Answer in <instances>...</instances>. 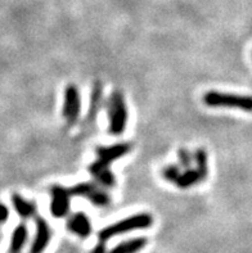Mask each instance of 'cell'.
Wrapping results in <instances>:
<instances>
[{
	"mask_svg": "<svg viewBox=\"0 0 252 253\" xmlns=\"http://www.w3.org/2000/svg\"><path fill=\"white\" fill-rule=\"evenodd\" d=\"M153 224V217L150 213H137L130 217H126L124 220L115 222V224L109 225L107 228L102 229L99 231L98 238L101 242H107L111 238L121 235L124 233H129L133 230H143V229H148Z\"/></svg>",
	"mask_w": 252,
	"mask_h": 253,
	"instance_id": "6da1fadb",
	"label": "cell"
},
{
	"mask_svg": "<svg viewBox=\"0 0 252 253\" xmlns=\"http://www.w3.org/2000/svg\"><path fill=\"white\" fill-rule=\"evenodd\" d=\"M203 103L212 108H238L245 112H252V96L221 93L211 90L203 95Z\"/></svg>",
	"mask_w": 252,
	"mask_h": 253,
	"instance_id": "7a4b0ae2",
	"label": "cell"
},
{
	"mask_svg": "<svg viewBox=\"0 0 252 253\" xmlns=\"http://www.w3.org/2000/svg\"><path fill=\"white\" fill-rule=\"evenodd\" d=\"M108 119L109 132L115 136L124 134L128 125L129 113L124 94L120 90H115L108 100Z\"/></svg>",
	"mask_w": 252,
	"mask_h": 253,
	"instance_id": "3957f363",
	"label": "cell"
},
{
	"mask_svg": "<svg viewBox=\"0 0 252 253\" xmlns=\"http://www.w3.org/2000/svg\"><path fill=\"white\" fill-rule=\"evenodd\" d=\"M71 194L76 197H83L92 202L97 207H107L111 203V197L105 190H103L98 184L79 183L70 189Z\"/></svg>",
	"mask_w": 252,
	"mask_h": 253,
	"instance_id": "277c9868",
	"label": "cell"
},
{
	"mask_svg": "<svg viewBox=\"0 0 252 253\" xmlns=\"http://www.w3.org/2000/svg\"><path fill=\"white\" fill-rule=\"evenodd\" d=\"M81 113V95L76 85H68L64 89L63 117L70 126L75 125Z\"/></svg>",
	"mask_w": 252,
	"mask_h": 253,
	"instance_id": "5b68a950",
	"label": "cell"
},
{
	"mask_svg": "<svg viewBox=\"0 0 252 253\" xmlns=\"http://www.w3.org/2000/svg\"><path fill=\"white\" fill-rule=\"evenodd\" d=\"M50 212L57 218L66 217L70 212L71 192L61 185L51 186L50 189Z\"/></svg>",
	"mask_w": 252,
	"mask_h": 253,
	"instance_id": "8992f818",
	"label": "cell"
},
{
	"mask_svg": "<svg viewBox=\"0 0 252 253\" xmlns=\"http://www.w3.org/2000/svg\"><path fill=\"white\" fill-rule=\"evenodd\" d=\"M89 172L96 180V183L104 188H113L116 184V177L109 169V164L97 160L89 166Z\"/></svg>",
	"mask_w": 252,
	"mask_h": 253,
	"instance_id": "52a82bcc",
	"label": "cell"
},
{
	"mask_svg": "<svg viewBox=\"0 0 252 253\" xmlns=\"http://www.w3.org/2000/svg\"><path fill=\"white\" fill-rule=\"evenodd\" d=\"M51 238V231L49 228L48 222L45 221L44 218L38 217L36 218V235L35 239L32 242L31 250L30 253H43L47 247H48L49 242Z\"/></svg>",
	"mask_w": 252,
	"mask_h": 253,
	"instance_id": "ba28073f",
	"label": "cell"
},
{
	"mask_svg": "<svg viewBox=\"0 0 252 253\" xmlns=\"http://www.w3.org/2000/svg\"><path fill=\"white\" fill-rule=\"evenodd\" d=\"M130 149L131 145L129 143H118V144L109 145V147H98L96 149V153L99 161L111 165V162L113 161L120 160L121 157L126 156Z\"/></svg>",
	"mask_w": 252,
	"mask_h": 253,
	"instance_id": "9c48e42d",
	"label": "cell"
},
{
	"mask_svg": "<svg viewBox=\"0 0 252 253\" xmlns=\"http://www.w3.org/2000/svg\"><path fill=\"white\" fill-rule=\"evenodd\" d=\"M67 228L71 233L80 238H88L92 234V222L84 212H76L68 218Z\"/></svg>",
	"mask_w": 252,
	"mask_h": 253,
	"instance_id": "30bf717a",
	"label": "cell"
},
{
	"mask_svg": "<svg viewBox=\"0 0 252 253\" xmlns=\"http://www.w3.org/2000/svg\"><path fill=\"white\" fill-rule=\"evenodd\" d=\"M102 95H103V86L101 81H96L93 85L92 95H90V103H89V111L86 115V121L88 124L94 122V120L98 116L99 108H101V103H102Z\"/></svg>",
	"mask_w": 252,
	"mask_h": 253,
	"instance_id": "8fae6325",
	"label": "cell"
},
{
	"mask_svg": "<svg viewBox=\"0 0 252 253\" xmlns=\"http://www.w3.org/2000/svg\"><path fill=\"white\" fill-rule=\"evenodd\" d=\"M12 203L14 210L22 218H30L36 213V205L34 202L26 201L23 197L14 193L12 196Z\"/></svg>",
	"mask_w": 252,
	"mask_h": 253,
	"instance_id": "7c38bea8",
	"label": "cell"
},
{
	"mask_svg": "<svg viewBox=\"0 0 252 253\" xmlns=\"http://www.w3.org/2000/svg\"><path fill=\"white\" fill-rule=\"evenodd\" d=\"M147 246V239L143 237L133 238L116 246L109 253H138Z\"/></svg>",
	"mask_w": 252,
	"mask_h": 253,
	"instance_id": "4fadbf2b",
	"label": "cell"
},
{
	"mask_svg": "<svg viewBox=\"0 0 252 253\" xmlns=\"http://www.w3.org/2000/svg\"><path fill=\"white\" fill-rule=\"evenodd\" d=\"M202 180H203V177L201 176V173L198 172L197 169H187L184 172L180 173V176L178 177L175 184L180 189H188L191 186L201 183Z\"/></svg>",
	"mask_w": 252,
	"mask_h": 253,
	"instance_id": "5bb4252c",
	"label": "cell"
},
{
	"mask_svg": "<svg viewBox=\"0 0 252 253\" xmlns=\"http://www.w3.org/2000/svg\"><path fill=\"white\" fill-rule=\"evenodd\" d=\"M27 241V228L25 224H19L12 233L10 238V253H19Z\"/></svg>",
	"mask_w": 252,
	"mask_h": 253,
	"instance_id": "9a60e30c",
	"label": "cell"
},
{
	"mask_svg": "<svg viewBox=\"0 0 252 253\" xmlns=\"http://www.w3.org/2000/svg\"><path fill=\"white\" fill-rule=\"evenodd\" d=\"M195 162H196V169L198 172L201 173V176L203 180L207 177L208 173V164H207V152L204 151L203 148H198L197 151L195 152Z\"/></svg>",
	"mask_w": 252,
	"mask_h": 253,
	"instance_id": "2e32d148",
	"label": "cell"
},
{
	"mask_svg": "<svg viewBox=\"0 0 252 253\" xmlns=\"http://www.w3.org/2000/svg\"><path fill=\"white\" fill-rule=\"evenodd\" d=\"M178 158H179V165L182 167H184L185 170L187 169H191L192 162L195 161V156H192L191 152L185 148H180L178 151Z\"/></svg>",
	"mask_w": 252,
	"mask_h": 253,
	"instance_id": "e0dca14e",
	"label": "cell"
},
{
	"mask_svg": "<svg viewBox=\"0 0 252 253\" xmlns=\"http://www.w3.org/2000/svg\"><path fill=\"white\" fill-rule=\"evenodd\" d=\"M180 173H182V171H180L179 166L170 165V166L165 167V169L162 170V177L166 180V181L175 183L176 180H178V177L180 176Z\"/></svg>",
	"mask_w": 252,
	"mask_h": 253,
	"instance_id": "ac0fdd59",
	"label": "cell"
},
{
	"mask_svg": "<svg viewBox=\"0 0 252 253\" xmlns=\"http://www.w3.org/2000/svg\"><path fill=\"white\" fill-rule=\"evenodd\" d=\"M8 217H9V210L6 206L0 203V225H3L8 220Z\"/></svg>",
	"mask_w": 252,
	"mask_h": 253,
	"instance_id": "d6986e66",
	"label": "cell"
},
{
	"mask_svg": "<svg viewBox=\"0 0 252 253\" xmlns=\"http://www.w3.org/2000/svg\"><path fill=\"white\" fill-rule=\"evenodd\" d=\"M105 242H101L99 244H97L96 248L92 251V253H107V248H105Z\"/></svg>",
	"mask_w": 252,
	"mask_h": 253,
	"instance_id": "ffe728a7",
	"label": "cell"
}]
</instances>
